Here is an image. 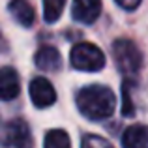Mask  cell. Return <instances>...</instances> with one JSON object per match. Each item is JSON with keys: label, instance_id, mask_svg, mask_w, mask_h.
Wrapping results in <instances>:
<instances>
[{"label": "cell", "instance_id": "5bb4252c", "mask_svg": "<svg viewBox=\"0 0 148 148\" xmlns=\"http://www.w3.org/2000/svg\"><path fill=\"white\" fill-rule=\"evenodd\" d=\"M124 114H133V107H131V101H130L127 84H124Z\"/></svg>", "mask_w": 148, "mask_h": 148}, {"label": "cell", "instance_id": "4fadbf2b", "mask_svg": "<svg viewBox=\"0 0 148 148\" xmlns=\"http://www.w3.org/2000/svg\"><path fill=\"white\" fill-rule=\"evenodd\" d=\"M81 148H112L105 139H101L99 135H86L83 139V145Z\"/></svg>", "mask_w": 148, "mask_h": 148}, {"label": "cell", "instance_id": "52a82bcc", "mask_svg": "<svg viewBox=\"0 0 148 148\" xmlns=\"http://www.w3.org/2000/svg\"><path fill=\"white\" fill-rule=\"evenodd\" d=\"M60 60H62V56L58 53V49L51 47V45L40 47L36 51V54H34V64L41 71H56L60 68Z\"/></svg>", "mask_w": 148, "mask_h": 148}, {"label": "cell", "instance_id": "9a60e30c", "mask_svg": "<svg viewBox=\"0 0 148 148\" xmlns=\"http://www.w3.org/2000/svg\"><path fill=\"white\" fill-rule=\"evenodd\" d=\"M118 6H122L124 10H135L141 4V0H114Z\"/></svg>", "mask_w": 148, "mask_h": 148}, {"label": "cell", "instance_id": "7c38bea8", "mask_svg": "<svg viewBox=\"0 0 148 148\" xmlns=\"http://www.w3.org/2000/svg\"><path fill=\"white\" fill-rule=\"evenodd\" d=\"M66 0H43V17L47 23H56L62 15Z\"/></svg>", "mask_w": 148, "mask_h": 148}, {"label": "cell", "instance_id": "9c48e42d", "mask_svg": "<svg viewBox=\"0 0 148 148\" xmlns=\"http://www.w3.org/2000/svg\"><path fill=\"white\" fill-rule=\"evenodd\" d=\"M19 94V75L13 68L6 66L0 71V98L4 101H10L17 98Z\"/></svg>", "mask_w": 148, "mask_h": 148}, {"label": "cell", "instance_id": "3957f363", "mask_svg": "<svg viewBox=\"0 0 148 148\" xmlns=\"http://www.w3.org/2000/svg\"><path fill=\"white\" fill-rule=\"evenodd\" d=\"M69 58L71 66L79 71H99L105 66V54L94 43H77Z\"/></svg>", "mask_w": 148, "mask_h": 148}, {"label": "cell", "instance_id": "8992f818", "mask_svg": "<svg viewBox=\"0 0 148 148\" xmlns=\"http://www.w3.org/2000/svg\"><path fill=\"white\" fill-rule=\"evenodd\" d=\"M101 13V0H73L71 15L75 21L90 25Z\"/></svg>", "mask_w": 148, "mask_h": 148}, {"label": "cell", "instance_id": "8fae6325", "mask_svg": "<svg viewBox=\"0 0 148 148\" xmlns=\"http://www.w3.org/2000/svg\"><path fill=\"white\" fill-rule=\"evenodd\" d=\"M43 148H71V141L64 130H51L45 135Z\"/></svg>", "mask_w": 148, "mask_h": 148}, {"label": "cell", "instance_id": "6da1fadb", "mask_svg": "<svg viewBox=\"0 0 148 148\" xmlns=\"http://www.w3.org/2000/svg\"><path fill=\"white\" fill-rule=\"evenodd\" d=\"M75 101L81 114L90 120H105L116 109V98L112 90L107 86H101V84L84 86L83 90H79Z\"/></svg>", "mask_w": 148, "mask_h": 148}, {"label": "cell", "instance_id": "7a4b0ae2", "mask_svg": "<svg viewBox=\"0 0 148 148\" xmlns=\"http://www.w3.org/2000/svg\"><path fill=\"white\" fill-rule=\"evenodd\" d=\"M112 56L124 75H137L143 66V53L131 40H116L112 43Z\"/></svg>", "mask_w": 148, "mask_h": 148}, {"label": "cell", "instance_id": "277c9868", "mask_svg": "<svg viewBox=\"0 0 148 148\" xmlns=\"http://www.w3.org/2000/svg\"><path fill=\"white\" fill-rule=\"evenodd\" d=\"M2 148H32V137L26 122L15 118L4 124Z\"/></svg>", "mask_w": 148, "mask_h": 148}, {"label": "cell", "instance_id": "5b68a950", "mask_svg": "<svg viewBox=\"0 0 148 148\" xmlns=\"http://www.w3.org/2000/svg\"><path fill=\"white\" fill-rule=\"evenodd\" d=\"M28 92H30L32 103L36 105L38 109L51 107V105L56 101V92H54L53 84H51L45 77H36V79H32Z\"/></svg>", "mask_w": 148, "mask_h": 148}, {"label": "cell", "instance_id": "ba28073f", "mask_svg": "<svg viewBox=\"0 0 148 148\" xmlns=\"http://www.w3.org/2000/svg\"><path fill=\"white\" fill-rule=\"evenodd\" d=\"M122 148H148V126H130L122 135Z\"/></svg>", "mask_w": 148, "mask_h": 148}, {"label": "cell", "instance_id": "30bf717a", "mask_svg": "<svg viewBox=\"0 0 148 148\" xmlns=\"http://www.w3.org/2000/svg\"><path fill=\"white\" fill-rule=\"evenodd\" d=\"M8 8L21 26H30L34 23V8L26 0H11Z\"/></svg>", "mask_w": 148, "mask_h": 148}]
</instances>
